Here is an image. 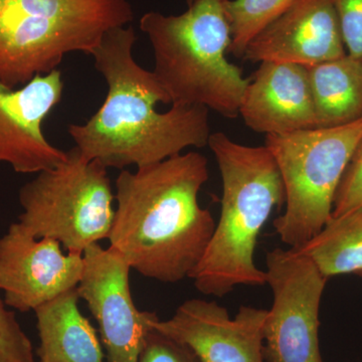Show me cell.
<instances>
[{"mask_svg": "<svg viewBox=\"0 0 362 362\" xmlns=\"http://www.w3.org/2000/svg\"><path fill=\"white\" fill-rule=\"evenodd\" d=\"M132 25L109 30L90 57L103 76L106 99L85 124H71L69 134L88 160L105 168L125 169L149 165L181 154L188 147L207 146L209 109L173 105L168 112L157 103L171 104L156 74L138 65L133 57Z\"/></svg>", "mask_w": 362, "mask_h": 362, "instance_id": "1", "label": "cell"}, {"mask_svg": "<svg viewBox=\"0 0 362 362\" xmlns=\"http://www.w3.org/2000/svg\"><path fill=\"white\" fill-rule=\"evenodd\" d=\"M209 178L206 157L199 152L135 173L121 170L110 247L143 277L169 284L190 278L216 228L213 214L199 202Z\"/></svg>", "mask_w": 362, "mask_h": 362, "instance_id": "2", "label": "cell"}, {"mask_svg": "<svg viewBox=\"0 0 362 362\" xmlns=\"http://www.w3.org/2000/svg\"><path fill=\"white\" fill-rule=\"evenodd\" d=\"M213 152L223 181L220 220L206 252L192 272L197 291L223 297L237 286L267 284L255 264V250L272 211L286 202L277 164L265 146H247L223 132L211 133Z\"/></svg>", "mask_w": 362, "mask_h": 362, "instance_id": "3", "label": "cell"}, {"mask_svg": "<svg viewBox=\"0 0 362 362\" xmlns=\"http://www.w3.org/2000/svg\"><path fill=\"white\" fill-rule=\"evenodd\" d=\"M228 0H192L178 16L143 14L140 30L153 49L157 80L171 105H197L228 119L239 116L250 78L226 58Z\"/></svg>", "mask_w": 362, "mask_h": 362, "instance_id": "4", "label": "cell"}, {"mask_svg": "<svg viewBox=\"0 0 362 362\" xmlns=\"http://www.w3.org/2000/svg\"><path fill=\"white\" fill-rule=\"evenodd\" d=\"M133 16L130 0H0V83L16 88L71 52L90 56Z\"/></svg>", "mask_w": 362, "mask_h": 362, "instance_id": "5", "label": "cell"}, {"mask_svg": "<svg viewBox=\"0 0 362 362\" xmlns=\"http://www.w3.org/2000/svg\"><path fill=\"white\" fill-rule=\"evenodd\" d=\"M362 139V118L335 127L267 135L265 145L284 183L286 209L274 221L280 240L303 246L332 216L347 164Z\"/></svg>", "mask_w": 362, "mask_h": 362, "instance_id": "6", "label": "cell"}, {"mask_svg": "<svg viewBox=\"0 0 362 362\" xmlns=\"http://www.w3.org/2000/svg\"><path fill=\"white\" fill-rule=\"evenodd\" d=\"M57 168L37 173L20 190L23 214L18 223L37 238L61 243L66 251L84 254L109 239L115 194L107 168L88 160L76 147Z\"/></svg>", "mask_w": 362, "mask_h": 362, "instance_id": "7", "label": "cell"}, {"mask_svg": "<svg viewBox=\"0 0 362 362\" xmlns=\"http://www.w3.org/2000/svg\"><path fill=\"white\" fill-rule=\"evenodd\" d=\"M266 265L273 294L264 326L266 362H323L319 311L328 279L293 247L267 252Z\"/></svg>", "mask_w": 362, "mask_h": 362, "instance_id": "8", "label": "cell"}, {"mask_svg": "<svg viewBox=\"0 0 362 362\" xmlns=\"http://www.w3.org/2000/svg\"><path fill=\"white\" fill-rule=\"evenodd\" d=\"M83 256L84 270L77 291L99 324L107 362H138L156 313L136 308L131 268L120 252L94 244Z\"/></svg>", "mask_w": 362, "mask_h": 362, "instance_id": "9", "label": "cell"}, {"mask_svg": "<svg viewBox=\"0 0 362 362\" xmlns=\"http://www.w3.org/2000/svg\"><path fill=\"white\" fill-rule=\"evenodd\" d=\"M83 270V254H65L58 240L37 239L18 223L0 238V292L16 310L35 311L77 287Z\"/></svg>", "mask_w": 362, "mask_h": 362, "instance_id": "10", "label": "cell"}, {"mask_svg": "<svg viewBox=\"0 0 362 362\" xmlns=\"http://www.w3.org/2000/svg\"><path fill=\"white\" fill-rule=\"evenodd\" d=\"M267 310L240 306L235 318L216 301L189 299L168 320L156 316L153 329L187 345L202 362H266Z\"/></svg>", "mask_w": 362, "mask_h": 362, "instance_id": "11", "label": "cell"}, {"mask_svg": "<svg viewBox=\"0 0 362 362\" xmlns=\"http://www.w3.org/2000/svg\"><path fill=\"white\" fill-rule=\"evenodd\" d=\"M61 71L37 75L18 89L0 83V163L18 173H40L57 168L68 152L47 141L42 122L61 102Z\"/></svg>", "mask_w": 362, "mask_h": 362, "instance_id": "12", "label": "cell"}, {"mask_svg": "<svg viewBox=\"0 0 362 362\" xmlns=\"http://www.w3.org/2000/svg\"><path fill=\"white\" fill-rule=\"evenodd\" d=\"M347 54L333 0H296L247 45L243 59L318 65Z\"/></svg>", "mask_w": 362, "mask_h": 362, "instance_id": "13", "label": "cell"}, {"mask_svg": "<svg viewBox=\"0 0 362 362\" xmlns=\"http://www.w3.org/2000/svg\"><path fill=\"white\" fill-rule=\"evenodd\" d=\"M239 115L247 127L266 136L316 128L306 66L283 62L259 63L243 95Z\"/></svg>", "mask_w": 362, "mask_h": 362, "instance_id": "14", "label": "cell"}, {"mask_svg": "<svg viewBox=\"0 0 362 362\" xmlns=\"http://www.w3.org/2000/svg\"><path fill=\"white\" fill-rule=\"evenodd\" d=\"M77 287L35 309L40 362H105L96 330L78 308Z\"/></svg>", "mask_w": 362, "mask_h": 362, "instance_id": "15", "label": "cell"}, {"mask_svg": "<svg viewBox=\"0 0 362 362\" xmlns=\"http://www.w3.org/2000/svg\"><path fill=\"white\" fill-rule=\"evenodd\" d=\"M306 68L316 128L345 125L362 118V59L345 54Z\"/></svg>", "mask_w": 362, "mask_h": 362, "instance_id": "16", "label": "cell"}, {"mask_svg": "<svg viewBox=\"0 0 362 362\" xmlns=\"http://www.w3.org/2000/svg\"><path fill=\"white\" fill-rule=\"evenodd\" d=\"M296 250L308 257L326 279L358 275L362 272V207L331 216L315 237Z\"/></svg>", "mask_w": 362, "mask_h": 362, "instance_id": "17", "label": "cell"}, {"mask_svg": "<svg viewBox=\"0 0 362 362\" xmlns=\"http://www.w3.org/2000/svg\"><path fill=\"white\" fill-rule=\"evenodd\" d=\"M296 0H228L226 18L230 28L228 52L244 57L247 45L264 28L280 18Z\"/></svg>", "mask_w": 362, "mask_h": 362, "instance_id": "18", "label": "cell"}, {"mask_svg": "<svg viewBox=\"0 0 362 362\" xmlns=\"http://www.w3.org/2000/svg\"><path fill=\"white\" fill-rule=\"evenodd\" d=\"M0 362H35L33 344L0 292Z\"/></svg>", "mask_w": 362, "mask_h": 362, "instance_id": "19", "label": "cell"}, {"mask_svg": "<svg viewBox=\"0 0 362 362\" xmlns=\"http://www.w3.org/2000/svg\"><path fill=\"white\" fill-rule=\"evenodd\" d=\"M362 207V139L347 164L338 185L332 218L343 216Z\"/></svg>", "mask_w": 362, "mask_h": 362, "instance_id": "20", "label": "cell"}, {"mask_svg": "<svg viewBox=\"0 0 362 362\" xmlns=\"http://www.w3.org/2000/svg\"><path fill=\"white\" fill-rule=\"evenodd\" d=\"M138 362H202L194 351L177 340L152 328Z\"/></svg>", "mask_w": 362, "mask_h": 362, "instance_id": "21", "label": "cell"}, {"mask_svg": "<svg viewBox=\"0 0 362 362\" xmlns=\"http://www.w3.org/2000/svg\"><path fill=\"white\" fill-rule=\"evenodd\" d=\"M347 54L362 59V0H333Z\"/></svg>", "mask_w": 362, "mask_h": 362, "instance_id": "22", "label": "cell"}, {"mask_svg": "<svg viewBox=\"0 0 362 362\" xmlns=\"http://www.w3.org/2000/svg\"><path fill=\"white\" fill-rule=\"evenodd\" d=\"M358 276H361V277H362V272H361V273L358 274Z\"/></svg>", "mask_w": 362, "mask_h": 362, "instance_id": "23", "label": "cell"}, {"mask_svg": "<svg viewBox=\"0 0 362 362\" xmlns=\"http://www.w3.org/2000/svg\"><path fill=\"white\" fill-rule=\"evenodd\" d=\"M190 1H192V0H187V4H189Z\"/></svg>", "mask_w": 362, "mask_h": 362, "instance_id": "24", "label": "cell"}]
</instances>
